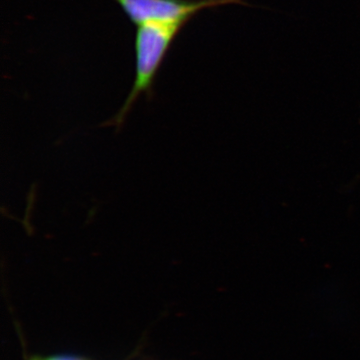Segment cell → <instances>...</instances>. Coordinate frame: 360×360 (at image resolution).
Masks as SVG:
<instances>
[{
	"label": "cell",
	"instance_id": "cell-1",
	"mask_svg": "<svg viewBox=\"0 0 360 360\" xmlns=\"http://www.w3.org/2000/svg\"><path fill=\"white\" fill-rule=\"evenodd\" d=\"M184 23H143L137 25L135 33V78L129 96L122 108L101 127L122 130L135 101L142 94L153 97L156 75L172 42L184 27Z\"/></svg>",
	"mask_w": 360,
	"mask_h": 360
},
{
	"label": "cell",
	"instance_id": "cell-2",
	"mask_svg": "<svg viewBox=\"0 0 360 360\" xmlns=\"http://www.w3.org/2000/svg\"><path fill=\"white\" fill-rule=\"evenodd\" d=\"M135 25L143 23L186 25L203 9L227 4L252 6L245 0H115Z\"/></svg>",
	"mask_w": 360,
	"mask_h": 360
},
{
	"label": "cell",
	"instance_id": "cell-3",
	"mask_svg": "<svg viewBox=\"0 0 360 360\" xmlns=\"http://www.w3.org/2000/svg\"><path fill=\"white\" fill-rule=\"evenodd\" d=\"M32 360H84L79 357L68 356V355H59V356L47 357V359H37Z\"/></svg>",
	"mask_w": 360,
	"mask_h": 360
}]
</instances>
